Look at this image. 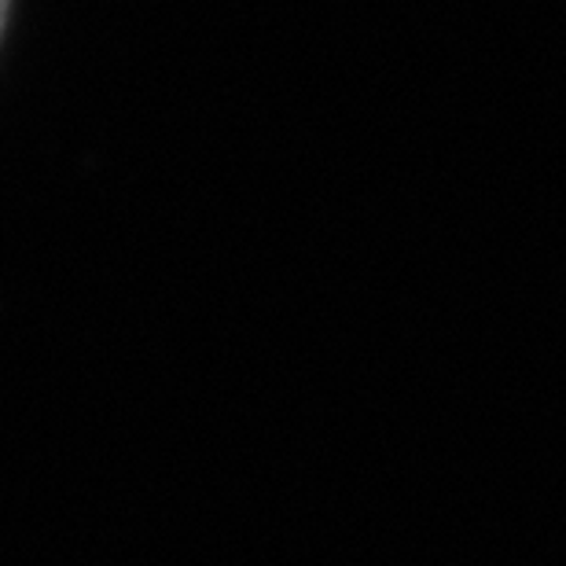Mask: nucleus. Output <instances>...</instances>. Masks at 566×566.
Returning <instances> with one entry per match:
<instances>
[{"label": "nucleus", "instance_id": "obj_1", "mask_svg": "<svg viewBox=\"0 0 566 566\" xmlns=\"http://www.w3.org/2000/svg\"><path fill=\"white\" fill-rule=\"evenodd\" d=\"M8 8H11V0H0V38H4V27H8Z\"/></svg>", "mask_w": 566, "mask_h": 566}]
</instances>
